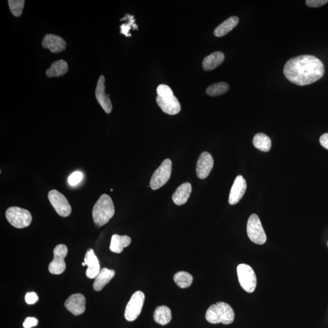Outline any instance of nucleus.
<instances>
[{"label": "nucleus", "mask_w": 328, "mask_h": 328, "mask_svg": "<svg viewBox=\"0 0 328 328\" xmlns=\"http://www.w3.org/2000/svg\"><path fill=\"white\" fill-rule=\"evenodd\" d=\"M284 74L288 80L298 86L315 83L323 77V63L314 55H301L287 61Z\"/></svg>", "instance_id": "1"}, {"label": "nucleus", "mask_w": 328, "mask_h": 328, "mask_svg": "<svg viewBox=\"0 0 328 328\" xmlns=\"http://www.w3.org/2000/svg\"><path fill=\"white\" fill-rule=\"evenodd\" d=\"M115 213L112 199L107 194L102 195L96 202L93 210V218L99 227L108 223Z\"/></svg>", "instance_id": "2"}, {"label": "nucleus", "mask_w": 328, "mask_h": 328, "mask_svg": "<svg viewBox=\"0 0 328 328\" xmlns=\"http://www.w3.org/2000/svg\"><path fill=\"white\" fill-rule=\"evenodd\" d=\"M206 318L210 323L229 324L235 319V312L229 304L220 301L209 307L206 313Z\"/></svg>", "instance_id": "3"}, {"label": "nucleus", "mask_w": 328, "mask_h": 328, "mask_svg": "<svg viewBox=\"0 0 328 328\" xmlns=\"http://www.w3.org/2000/svg\"><path fill=\"white\" fill-rule=\"evenodd\" d=\"M6 216L10 223L17 228L27 227L31 224L32 217L28 210L19 207L9 208Z\"/></svg>", "instance_id": "4"}, {"label": "nucleus", "mask_w": 328, "mask_h": 328, "mask_svg": "<svg viewBox=\"0 0 328 328\" xmlns=\"http://www.w3.org/2000/svg\"><path fill=\"white\" fill-rule=\"evenodd\" d=\"M247 233L249 238L255 244H264L267 240L266 233L260 219L256 214L251 215L247 224Z\"/></svg>", "instance_id": "5"}, {"label": "nucleus", "mask_w": 328, "mask_h": 328, "mask_svg": "<svg viewBox=\"0 0 328 328\" xmlns=\"http://www.w3.org/2000/svg\"><path fill=\"white\" fill-rule=\"evenodd\" d=\"M239 282L245 291L254 292L257 286V277L253 269L250 266L240 264L237 267Z\"/></svg>", "instance_id": "6"}, {"label": "nucleus", "mask_w": 328, "mask_h": 328, "mask_svg": "<svg viewBox=\"0 0 328 328\" xmlns=\"http://www.w3.org/2000/svg\"><path fill=\"white\" fill-rule=\"evenodd\" d=\"M172 171V160L169 159L164 160L152 176L150 184L151 189L157 190L165 185L171 177Z\"/></svg>", "instance_id": "7"}, {"label": "nucleus", "mask_w": 328, "mask_h": 328, "mask_svg": "<svg viewBox=\"0 0 328 328\" xmlns=\"http://www.w3.org/2000/svg\"><path fill=\"white\" fill-rule=\"evenodd\" d=\"M145 294L142 291H136L131 296L125 310V318L129 321L137 318L141 313L145 301Z\"/></svg>", "instance_id": "8"}, {"label": "nucleus", "mask_w": 328, "mask_h": 328, "mask_svg": "<svg viewBox=\"0 0 328 328\" xmlns=\"http://www.w3.org/2000/svg\"><path fill=\"white\" fill-rule=\"evenodd\" d=\"M48 199L56 212L62 217H67L71 214V206L65 196L56 190H52L48 193Z\"/></svg>", "instance_id": "9"}, {"label": "nucleus", "mask_w": 328, "mask_h": 328, "mask_svg": "<svg viewBox=\"0 0 328 328\" xmlns=\"http://www.w3.org/2000/svg\"><path fill=\"white\" fill-rule=\"evenodd\" d=\"M54 259L49 265V271L54 275H60L63 273L66 269V263L64 262L68 248L64 244H59L54 250Z\"/></svg>", "instance_id": "10"}, {"label": "nucleus", "mask_w": 328, "mask_h": 328, "mask_svg": "<svg viewBox=\"0 0 328 328\" xmlns=\"http://www.w3.org/2000/svg\"><path fill=\"white\" fill-rule=\"evenodd\" d=\"M156 102L163 112L169 115H175L180 112L181 105L174 94L163 96H157Z\"/></svg>", "instance_id": "11"}, {"label": "nucleus", "mask_w": 328, "mask_h": 328, "mask_svg": "<svg viewBox=\"0 0 328 328\" xmlns=\"http://www.w3.org/2000/svg\"><path fill=\"white\" fill-rule=\"evenodd\" d=\"M214 164L213 158L208 152H203L199 157L197 164H196V175L197 177L204 180L209 177L211 171H212Z\"/></svg>", "instance_id": "12"}, {"label": "nucleus", "mask_w": 328, "mask_h": 328, "mask_svg": "<svg viewBox=\"0 0 328 328\" xmlns=\"http://www.w3.org/2000/svg\"><path fill=\"white\" fill-rule=\"evenodd\" d=\"M105 78L104 75L99 77L96 89L95 95L97 101L99 102L105 113L110 114L113 109L112 103L109 97L105 93Z\"/></svg>", "instance_id": "13"}, {"label": "nucleus", "mask_w": 328, "mask_h": 328, "mask_svg": "<svg viewBox=\"0 0 328 328\" xmlns=\"http://www.w3.org/2000/svg\"><path fill=\"white\" fill-rule=\"evenodd\" d=\"M86 299L81 294H73L64 303V306L73 315H79L83 314L86 309Z\"/></svg>", "instance_id": "14"}, {"label": "nucleus", "mask_w": 328, "mask_h": 328, "mask_svg": "<svg viewBox=\"0 0 328 328\" xmlns=\"http://www.w3.org/2000/svg\"><path fill=\"white\" fill-rule=\"evenodd\" d=\"M247 189V183L241 175H239L235 179L231 189L228 203L230 205H235L239 203L244 196Z\"/></svg>", "instance_id": "15"}, {"label": "nucleus", "mask_w": 328, "mask_h": 328, "mask_svg": "<svg viewBox=\"0 0 328 328\" xmlns=\"http://www.w3.org/2000/svg\"><path fill=\"white\" fill-rule=\"evenodd\" d=\"M43 48L49 49L53 53H59L66 48V43L62 38L54 34H47L42 42Z\"/></svg>", "instance_id": "16"}, {"label": "nucleus", "mask_w": 328, "mask_h": 328, "mask_svg": "<svg viewBox=\"0 0 328 328\" xmlns=\"http://www.w3.org/2000/svg\"><path fill=\"white\" fill-rule=\"evenodd\" d=\"M84 262L88 266L86 271L87 277L91 279L95 278L101 271V266L98 257H96L92 249H90L87 252Z\"/></svg>", "instance_id": "17"}, {"label": "nucleus", "mask_w": 328, "mask_h": 328, "mask_svg": "<svg viewBox=\"0 0 328 328\" xmlns=\"http://www.w3.org/2000/svg\"><path fill=\"white\" fill-rule=\"evenodd\" d=\"M192 191L191 184L186 183L178 187L172 196V200L177 206L185 204L188 201Z\"/></svg>", "instance_id": "18"}, {"label": "nucleus", "mask_w": 328, "mask_h": 328, "mask_svg": "<svg viewBox=\"0 0 328 328\" xmlns=\"http://www.w3.org/2000/svg\"><path fill=\"white\" fill-rule=\"evenodd\" d=\"M115 275V271L107 268H102L97 277L93 284V288L96 291H101L104 287L109 283Z\"/></svg>", "instance_id": "19"}, {"label": "nucleus", "mask_w": 328, "mask_h": 328, "mask_svg": "<svg viewBox=\"0 0 328 328\" xmlns=\"http://www.w3.org/2000/svg\"><path fill=\"white\" fill-rule=\"evenodd\" d=\"M224 54L220 51H216L205 57L203 61V68L204 71H212L223 62Z\"/></svg>", "instance_id": "20"}, {"label": "nucleus", "mask_w": 328, "mask_h": 328, "mask_svg": "<svg viewBox=\"0 0 328 328\" xmlns=\"http://www.w3.org/2000/svg\"><path fill=\"white\" fill-rule=\"evenodd\" d=\"M130 237L127 235H119L115 234L112 236L111 240L110 250L113 253L121 254L125 248L131 244Z\"/></svg>", "instance_id": "21"}, {"label": "nucleus", "mask_w": 328, "mask_h": 328, "mask_svg": "<svg viewBox=\"0 0 328 328\" xmlns=\"http://www.w3.org/2000/svg\"><path fill=\"white\" fill-rule=\"evenodd\" d=\"M238 23L239 19L238 17L235 16L231 17L224 22H222L221 25H219L215 29L213 34H214L215 37H223L233 30L238 25Z\"/></svg>", "instance_id": "22"}, {"label": "nucleus", "mask_w": 328, "mask_h": 328, "mask_svg": "<svg viewBox=\"0 0 328 328\" xmlns=\"http://www.w3.org/2000/svg\"><path fill=\"white\" fill-rule=\"evenodd\" d=\"M68 65L66 61L59 60L54 61L51 68L46 70V74L48 77H58L66 74L68 71Z\"/></svg>", "instance_id": "23"}, {"label": "nucleus", "mask_w": 328, "mask_h": 328, "mask_svg": "<svg viewBox=\"0 0 328 328\" xmlns=\"http://www.w3.org/2000/svg\"><path fill=\"white\" fill-rule=\"evenodd\" d=\"M154 320L160 325H166L171 321L172 318L171 309L166 306L156 307L153 314Z\"/></svg>", "instance_id": "24"}, {"label": "nucleus", "mask_w": 328, "mask_h": 328, "mask_svg": "<svg viewBox=\"0 0 328 328\" xmlns=\"http://www.w3.org/2000/svg\"><path fill=\"white\" fill-rule=\"evenodd\" d=\"M255 147L259 150L268 152L271 150L272 142L270 137L265 133H258L255 135L253 139Z\"/></svg>", "instance_id": "25"}, {"label": "nucleus", "mask_w": 328, "mask_h": 328, "mask_svg": "<svg viewBox=\"0 0 328 328\" xmlns=\"http://www.w3.org/2000/svg\"><path fill=\"white\" fill-rule=\"evenodd\" d=\"M174 280L177 285L181 288H187L192 285L193 278L191 274L185 271H180L176 273Z\"/></svg>", "instance_id": "26"}, {"label": "nucleus", "mask_w": 328, "mask_h": 328, "mask_svg": "<svg viewBox=\"0 0 328 328\" xmlns=\"http://www.w3.org/2000/svg\"><path fill=\"white\" fill-rule=\"evenodd\" d=\"M229 85L225 82H219L208 87L206 94L212 97L221 96L226 93L229 90Z\"/></svg>", "instance_id": "27"}, {"label": "nucleus", "mask_w": 328, "mask_h": 328, "mask_svg": "<svg viewBox=\"0 0 328 328\" xmlns=\"http://www.w3.org/2000/svg\"><path fill=\"white\" fill-rule=\"evenodd\" d=\"M25 3L24 0H9L8 4L10 10L15 17H19L21 16Z\"/></svg>", "instance_id": "28"}, {"label": "nucleus", "mask_w": 328, "mask_h": 328, "mask_svg": "<svg viewBox=\"0 0 328 328\" xmlns=\"http://www.w3.org/2000/svg\"><path fill=\"white\" fill-rule=\"evenodd\" d=\"M128 17L129 19V23L127 24H123L121 26V33L124 34L125 36L127 37L131 36V34H129V31H130L131 27H133L134 29H137V26L134 23V19L133 16H131L130 15H128Z\"/></svg>", "instance_id": "29"}, {"label": "nucleus", "mask_w": 328, "mask_h": 328, "mask_svg": "<svg viewBox=\"0 0 328 328\" xmlns=\"http://www.w3.org/2000/svg\"><path fill=\"white\" fill-rule=\"evenodd\" d=\"M83 178V175L80 172H75L69 176L68 183L70 185L75 186L80 182Z\"/></svg>", "instance_id": "30"}, {"label": "nucleus", "mask_w": 328, "mask_h": 328, "mask_svg": "<svg viewBox=\"0 0 328 328\" xmlns=\"http://www.w3.org/2000/svg\"><path fill=\"white\" fill-rule=\"evenodd\" d=\"M328 0H306V4L310 8L321 7L327 4Z\"/></svg>", "instance_id": "31"}, {"label": "nucleus", "mask_w": 328, "mask_h": 328, "mask_svg": "<svg viewBox=\"0 0 328 328\" xmlns=\"http://www.w3.org/2000/svg\"><path fill=\"white\" fill-rule=\"evenodd\" d=\"M39 300V297L36 292H28L26 294L25 301L28 304H34Z\"/></svg>", "instance_id": "32"}, {"label": "nucleus", "mask_w": 328, "mask_h": 328, "mask_svg": "<svg viewBox=\"0 0 328 328\" xmlns=\"http://www.w3.org/2000/svg\"><path fill=\"white\" fill-rule=\"evenodd\" d=\"M39 323L37 319L34 317H28L25 319L24 323H23V327L25 328H32L34 326H36Z\"/></svg>", "instance_id": "33"}, {"label": "nucleus", "mask_w": 328, "mask_h": 328, "mask_svg": "<svg viewBox=\"0 0 328 328\" xmlns=\"http://www.w3.org/2000/svg\"><path fill=\"white\" fill-rule=\"evenodd\" d=\"M320 143L322 146L328 150V133H324L320 137Z\"/></svg>", "instance_id": "34"}, {"label": "nucleus", "mask_w": 328, "mask_h": 328, "mask_svg": "<svg viewBox=\"0 0 328 328\" xmlns=\"http://www.w3.org/2000/svg\"><path fill=\"white\" fill-rule=\"evenodd\" d=\"M81 265H82V266H86V263H85V262L82 263Z\"/></svg>", "instance_id": "35"}]
</instances>
